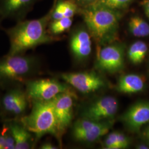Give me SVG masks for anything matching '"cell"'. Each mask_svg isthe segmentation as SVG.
<instances>
[{
	"label": "cell",
	"instance_id": "2e32d148",
	"mask_svg": "<svg viewBox=\"0 0 149 149\" xmlns=\"http://www.w3.org/2000/svg\"><path fill=\"white\" fill-rule=\"evenodd\" d=\"M145 80L140 75L129 74L122 76L118 82L117 89L127 94L138 93L144 90Z\"/></svg>",
	"mask_w": 149,
	"mask_h": 149
},
{
	"label": "cell",
	"instance_id": "4dcf8cb0",
	"mask_svg": "<svg viewBox=\"0 0 149 149\" xmlns=\"http://www.w3.org/2000/svg\"><path fill=\"white\" fill-rule=\"evenodd\" d=\"M2 20L1 19V18H0V28H1V22H2Z\"/></svg>",
	"mask_w": 149,
	"mask_h": 149
},
{
	"label": "cell",
	"instance_id": "5bb4252c",
	"mask_svg": "<svg viewBox=\"0 0 149 149\" xmlns=\"http://www.w3.org/2000/svg\"><path fill=\"white\" fill-rule=\"evenodd\" d=\"M70 48L74 58L82 60L88 57L92 50L90 34L85 29H79L72 34L70 39Z\"/></svg>",
	"mask_w": 149,
	"mask_h": 149
},
{
	"label": "cell",
	"instance_id": "6da1fadb",
	"mask_svg": "<svg viewBox=\"0 0 149 149\" xmlns=\"http://www.w3.org/2000/svg\"><path fill=\"white\" fill-rule=\"evenodd\" d=\"M52 11L51 9L39 18L24 19L17 22L13 27L3 29L10 42V48L7 55L24 54L29 50L56 40V37L52 36L48 32Z\"/></svg>",
	"mask_w": 149,
	"mask_h": 149
},
{
	"label": "cell",
	"instance_id": "3957f363",
	"mask_svg": "<svg viewBox=\"0 0 149 149\" xmlns=\"http://www.w3.org/2000/svg\"><path fill=\"white\" fill-rule=\"evenodd\" d=\"M82 15L91 36L97 44H108L116 39L120 18L118 11L90 4Z\"/></svg>",
	"mask_w": 149,
	"mask_h": 149
},
{
	"label": "cell",
	"instance_id": "484cf974",
	"mask_svg": "<svg viewBox=\"0 0 149 149\" xmlns=\"http://www.w3.org/2000/svg\"><path fill=\"white\" fill-rule=\"evenodd\" d=\"M40 148L42 149H56L58 148L50 142H45L42 144L40 146Z\"/></svg>",
	"mask_w": 149,
	"mask_h": 149
},
{
	"label": "cell",
	"instance_id": "cb8c5ba5",
	"mask_svg": "<svg viewBox=\"0 0 149 149\" xmlns=\"http://www.w3.org/2000/svg\"><path fill=\"white\" fill-rule=\"evenodd\" d=\"M116 140L118 145L122 149H125L128 148L130 145V140L127 135L121 132H116Z\"/></svg>",
	"mask_w": 149,
	"mask_h": 149
},
{
	"label": "cell",
	"instance_id": "ffe728a7",
	"mask_svg": "<svg viewBox=\"0 0 149 149\" xmlns=\"http://www.w3.org/2000/svg\"><path fill=\"white\" fill-rule=\"evenodd\" d=\"M0 149H15V143L6 123L3 122L0 129Z\"/></svg>",
	"mask_w": 149,
	"mask_h": 149
},
{
	"label": "cell",
	"instance_id": "83f0119b",
	"mask_svg": "<svg viewBox=\"0 0 149 149\" xmlns=\"http://www.w3.org/2000/svg\"><path fill=\"white\" fill-rule=\"evenodd\" d=\"M149 146L146 144V145H145V144H141L140 145H138L137 146V148L139 149H149Z\"/></svg>",
	"mask_w": 149,
	"mask_h": 149
},
{
	"label": "cell",
	"instance_id": "7a4b0ae2",
	"mask_svg": "<svg viewBox=\"0 0 149 149\" xmlns=\"http://www.w3.org/2000/svg\"><path fill=\"white\" fill-rule=\"evenodd\" d=\"M40 69V61L34 55H6L0 58V88L6 90L17 86H24L35 78Z\"/></svg>",
	"mask_w": 149,
	"mask_h": 149
},
{
	"label": "cell",
	"instance_id": "52a82bcc",
	"mask_svg": "<svg viewBox=\"0 0 149 149\" xmlns=\"http://www.w3.org/2000/svg\"><path fill=\"white\" fill-rule=\"evenodd\" d=\"M74 94L70 90L59 94L52 100L57 124V140L60 144L63 135L72 120Z\"/></svg>",
	"mask_w": 149,
	"mask_h": 149
},
{
	"label": "cell",
	"instance_id": "f1b7e54d",
	"mask_svg": "<svg viewBox=\"0 0 149 149\" xmlns=\"http://www.w3.org/2000/svg\"><path fill=\"white\" fill-rule=\"evenodd\" d=\"M77 1L83 2V3H89L90 4L91 3L93 2L94 1H95L96 0H77Z\"/></svg>",
	"mask_w": 149,
	"mask_h": 149
},
{
	"label": "cell",
	"instance_id": "4316f807",
	"mask_svg": "<svg viewBox=\"0 0 149 149\" xmlns=\"http://www.w3.org/2000/svg\"><path fill=\"white\" fill-rule=\"evenodd\" d=\"M144 9L145 11L146 15L149 17V0L147 1L144 4Z\"/></svg>",
	"mask_w": 149,
	"mask_h": 149
},
{
	"label": "cell",
	"instance_id": "e0dca14e",
	"mask_svg": "<svg viewBox=\"0 0 149 149\" xmlns=\"http://www.w3.org/2000/svg\"><path fill=\"white\" fill-rule=\"evenodd\" d=\"M148 51L146 44L142 41H137L131 45L128 51L129 60L133 64H140L143 61Z\"/></svg>",
	"mask_w": 149,
	"mask_h": 149
},
{
	"label": "cell",
	"instance_id": "603a6c76",
	"mask_svg": "<svg viewBox=\"0 0 149 149\" xmlns=\"http://www.w3.org/2000/svg\"><path fill=\"white\" fill-rule=\"evenodd\" d=\"M104 148L107 149H121L116 140V132L109 134L104 141Z\"/></svg>",
	"mask_w": 149,
	"mask_h": 149
},
{
	"label": "cell",
	"instance_id": "8fae6325",
	"mask_svg": "<svg viewBox=\"0 0 149 149\" xmlns=\"http://www.w3.org/2000/svg\"><path fill=\"white\" fill-rule=\"evenodd\" d=\"M120 120L128 130L139 133L149 123V101H139L130 107L122 115Z\"/></svg>",
	"mask_w": 149,
	"mask_h": 149
},
{
	"label": "cell",
	"instance_id": "5b68a950",
	"mask_svg": "<svg viewBox=\"0 0 149 149\" xmlns=\"http://www.w3.org/2000/svg\"><path fill=\"white\" fill-rule=\"evenodd\" d=\"M2 95L1 119L18 120L27 114L31 107L24 86H17L5 90Z\"/></svg>",
	"mask_w": 149,
	"mask_h": 149
},
{
	"label": "cell",
	"instance_id": "9a60e30c",
	"mask_svg": "<svg viewBox=\"0 0 149 149\" xmlns=\"http://www.w3.org/2000/svg\"><path fill=\"white\" fill-rule=\"evenodd\" d=\"M113 120L99 122L85 132L72 135L74 138L79 141L93 143L108 133L113 125Z\"/></svg>",
	"mask_w": 149,
	"mask_h": 149
},
{
	"label": "cell",
	"instance_id": "ac0fdd59",
	"mask_svg": "<svg viewBox=\"0 0 149 149\" xmlns=\"http://www.w3.org/2000/svg\"><path fill=\"white\" fill-rule=\"evenodd\" d=\"M129 30L136 37H145L149 36V24L139 16L132 17L128 23Z\"/></svg>",
	"mask_w": 149,
	"mask_h": 149
},
{
	"label": "cell",
	"instance_id": "d6986e66",
	"mask_svg": "<svg viewBox=\"0 0 149 149\" xmlns=\"http://www.w3.org/2000/svg\"><path fill=\"white\" fill-rule=\"evenodd\" d=\"M72 24V18H63L56 20H50L48 24L49 33L54 37L69 30Z\"/></svg>",
	"mask_w": 149,
	"mask_h": 149
},
{
	"label": "cell",
	"instance_id": "ba28073f",
	"mask_svg": "<svg viewBox=\"0 0 149 149\" xmlns=\"http://www.w3.org/2000/svg\"><path fill=\"white\" fill-rule=\"evenodd\" d=\"M124 46L119 44L103 47L97 55V68L110 74L122 71L124 68Z\"/></svg>",
	"mask_w": 149,
	"mask_h": 149
},
{
	"label": "cell",
	"instance_id": "4fadbf2b",
	"mask_svg": "<svg viewBox=\"0 0 149 149\" xmlns=\"http://www.w3.org/2000/svg\"><path fill=\"white\" fill-rule=\"evenodd\" d=\"M7 123L15 143V149L34 148L37 143L34 135L18 120L3 121Z\"/></svg>",
	"mask_w": 149,
	"mask_h": 149
},
{
	"label": "cell",
	"instance_id": "d4e9b609",
	"mask_svg": "<svg viewBox=\"0 0 149 149\" xmlns=\"http://www.w3.org/2000/svg\"><path fill=\"white\" fill-rule=\"evenodd\" d=\"M139 134L141 138L149 146V123L142 128Z\"/></svg>",
	"mask_w": 149,
	"mask_h": 149
},
{
	"label": "cell",
	"instance_id": "f546056e",
	"mask_svg": "<svg viewBox=\"0 0 149 149\" xmlns=\"http://www.w3.org/2000/svg\"><path fill=\"white\" fill-rule=\"evenodd\" d=\"M2 94L1 93V92H0V119H1V98H2Z\"/></svg>",
	"mask_w": 149,
	"mask_h": 149
},
{
	"label": "cell",
	"instance_id": "8992f818",
	"mask_svg": "<svg viewBox=\"0 0 149 149\" xmlns=\"http://www.w3.org/2000/svg\"><path fill=\"white\" fill-rule=\"evenodd\" d=\"M24 86L31 103L34 101H50L70 90L68 84L54 79L33 78L28 80Z\"/></svg>",
	"mask_w": 149,
	"mask_h": 149
},
{
	"label": "cell",
	"instance_id": "30bf717a",
	"mask_svg": "<svg viewBox=\"0 0 149 149\" xmlns=\"http://www.w3.org/2000/svg\"><path fill=\"white\" fill-rule=\"evenodd\" d=\"M118 102L112 96H105L97 100L88 107L82 114V118L96 122L113 119L117 114Z\"/></svg>",
	"mask_w": 149,
	"mask_h": 149
},
{
	"label": "cell",
	"instance_id": "9c48e42d",
	"mask_svg": "<svg viewBox=\"0 0 149 149\" xmlns=\"http://www.w3.org/2000/svg\"><path fill=\"white\" fill-rule=\"evenodd\" d=\"M59 76L67 84L83 93L95 92L106 85L104 80L92 72H66Z\"/></svg>",
	"mask_w": 149,
	"mask_h": 149
},
{
	"label": "cell",
	"instance_id": "44dd1931",
	"mask_svg": "<svg viewBox=\"0 0 149 149\" xmlns=\"http://www.w3.org/2000/svg\"><path fill=\"white\" fill-rule=\"evenodd\" d=\"M134 0H96L90 4L100 6L118 11L127 8Z\"/></svg>",
	"mask_w": 149,
	"mask_h": 149
},
{
	"label": "cell",
	"instance_id": "7c38bea8",
	"mask_svg": "<svg viewBox=\"0 0 149 149\" xmlns=\"http://www.w3.org/2000/svg\"><path fill=\"white\" fill-rule=\"evenodd\" d=\"M38 0H0V18L18 22L26 19Z\"/></svg>",
	"mask_w": 149,
	"mask_h": 149
},
{
	"label": "cell",
	"instance_id": "277c9868",
	"mask_svg": "<svg viewBox=\"0 0 149 149\" xmlns=\"http://www.w3.org/2000/svg\"><path fill=\"white\" fill-rule=\"evenodd\" d=\"M31 108L29 114L18 120L34 135L36 141L48 134L58 139L53 101H34Z\"/></svg>",
	"mask_w": 149,
	"mask_h": 149
},
{
	"label": "cell",
	"instance_id": "7402d4cb",
	"mask_svg": "<svg viewBox=\"0 0 149 149\" xmlns=\"http://www.w3.org/2000/svg\"><path fill=\"white\" fill-rule=\"evenodd\" d=\"M56 5L64 18H72L77 10V6L72 0H56Z\"/></svg>",
	"mask_w": 149,
	"mask_h": 149
}]
</instances>
